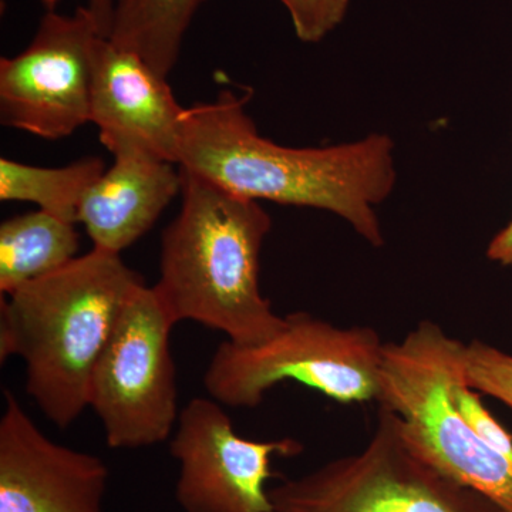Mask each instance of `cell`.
<instances>
[{
    "label": "cell",
    "instance_id": "cell-10",
    "mask_svg": "<svg viewBox=\"0 0 512 512\" xmlns=\"http://www.w3.org/2000/svg\"><path fill=\"white\" fill-rule=\"evenodd\" d=\"M109 468L50 440L12 392L0 419V512H103Z\"/></svg>",
    "mask_w": 512,
    "mask_h": 512
},
{
    "label": "cell",
    "instance_id": "cell-4",
    "mask_svg": "<svg viewBox=\"0 0 512 512\" xmlns=\"http://www.w3.org/2000/svg\"><path fill=\"white\" fill-rule=\"evenodd\" d=\"M466 343L421 320L400 342L384 343L377 404L399 417L404 439L441 474L512 512V457L468 426L451 400Z\"/></svg>",
    "mask_w": 512,
    "mask_h": 512
},
{
    "label": "cell",
    "instance_id": "cell-2",
    "mask_svg": "<svg viewBox=\"0 0 512 512\" xmlns=\"http://www.w3.org/2000/svg\"><path fill=\"white\" fill-rule=\"evenodd\" d=\"M144 279L121 255L93 248L69 265L2 296L0 362L25 363L26 392L67 429L89 407L94 369Z\"/></svg>",
    "mask_w": 512,
    "mask_h": 512
},
{
    "label": "cell",
    "instance_id": "cell-20",
    "mask_svg": "<svg viewBox=\"0 0 512 512\" xmlns=\"http://www.w3.org/2000/svg\"><path fill=\"white\" fill-rule=\"evenodd\" d=\"M87 9L96 20L101 37L109 39L113 28L114 0H89Z\"/></svg>",
    "mask_w": 512,
    "mask_h": 512
},
{
    "label": "cell",
    "instance_id": "cell-1",
    "mask_svg": "<svg viewBox=\"0 0 512 512\" xmlns=\"http://www.w3.org/2000/svg\"><path fill=\"white\" fill-rule=\"evenodd\" d=\"M248 100L225 90L185 109L178 167L248 200L332 212L382 247L376 207L396 185L392 138L376 133L339 146H281L259 134Z\"/></svg>",
    "mask_w": 512,
    "mask_h": 512
},
{
    "label": "cell",
    "instance_id": "cell-19",
    "mask_svg": "<svg viewBox=\"0 0 512 512\" xmlns=\"http://www.w3.org/2000/svg\"><path fill=\"white\" fill-rule=\"evenodd\" d=\"M487 258L503 266H512V218L487 248Z\"/></svg>",
    "mask_w": 512,
    "mask_h": 512
},
{
    "label": "cell",
    "instance_id": "cell-21",
    "mask_svg": "<svg viewBox=\"0 0 512 512\" xmlns=\"http://www.w3.org/2000/svg\"><path fill=\"white\" fill-rule=\"evenodd\" d=\"M47 12H55L56 6L59 5L60 0H40Z\"/></svg>",
    "mask_w": 512,
    "mask_h": 512
},
{
    "label": "cell",
    "instance_id": "cell-12",
    "mask_svg": "<svg viewBox=\"0 0 512 512\" xmlns=\"http://www.w3.org/2000/svg\"><path fill=\"white\" fill-rule=\"evenodd\" d=\"M183 188L180 167L146 156L114 157L84 195L77 224L93 248L119 254L146 235Z\"/></svg>",
    "mask_w": 512,
    "mask_h": 512
},
{
    "label": "cell",
    "instance_id": "cell-7",
    "mask_svg": "<svg viewBox=\"0 0 512 512\" xmlns=\"http://www.w3.org/2000/svg\"><path fill=\"white\" fill-rule=\"evenodd\" d=\"M174 325L153 286H140L121 313L89 393L110 448L156 446L174 433L180 416L170 348Z\"/></svg>",
    "mask_w": 512,
    "mask_h": 512
},
{
    "label": "cell",
    "instance_id": "cell-13",
    "mask_svg": "<svg viewBox=\"0 0 512 512\" xmlns=\"http://www.w3.org/2000/svg\"><path fill=\"white\" fill-rule=\"evenodd\" d=\"M76 224L37 210L0 225V292L3 296L59 271L77 258Z\"/></svg>",
    "mask_w": 512,
    "mask_h": 512
},
{
    "label": "cell",
    "instance_id": "cell-16",
    "mask_svg": "<svg viewBox=\"0 0 512 512\" xmlns=\"http://www.w3.org/2000/svg\"><path fill=\"white\" fill-rule=\"evenodd\" d=\"M466 380L477 392L512 409V355L493 345L471 340L464 350Z\"/></svg>",
    "mask_w": 512,
    "mask_h": 512
},
{
    "label": "cell",
    "instance_id": "cell-6",
    "mask_svg": "<svg viewBox=\"0 0 512 512\" xmlns=\"http://www.w3.org/2000/svg\"><path fill=\"white\" fill-rule=\"evenodd\" d=\"M269 497L272 512H503L424 461L383 404L363 450L284 480Z\"/></svg>",
    "mask_w": 512,
    "mask_h": 512
},
{
    "label": "cell",
    "instance_id": "cell-18",
    "mask_svg": "<svg viewBox=\"0 0 512 512\" xmlns=\"http://www.w3.org/2000/svg\"><path fill=\"white\" fill-rule=\"evenodd\" d=\"M451 400L458 412L467 421L481 439L490 446L497 448L505 456L512 457V436L494 419L487 407L481 402L477 390L470 387L466 380V372L458 376L451 386Z\"/></svg>",
    "mask_w": 512,
    "mask_h": 512
},
{
    "label": "cell",
    "instance_id": "cell-11",
    "mask_svg": "<svg viewBox=\"0 0 512 512\" xmlns=\"http://www.w3.org/2000/svg\"><path fill=\"white\" fill-rule=\"evenodd\" d=\"M184 111L167 77L107 37L97 40L90 123L114 157L136 154L177 164Z\"/></svg>",
    "mask_w": 512,
    "mask_h": 512
},
{
    "label": "cell",
    "instance_id": "cell-15",
    "mask_svg": "<svg viewBox=\"0 0 512 512\" xmlns=\"http://www.w3.org/2000/svg\"><path fill=\"white\" fill-rule=\"evenodd\" d=\"M106 171L99 157H86L66 165L47 168L0 160V200L32 202L39 210L77 224L84 195Z\"/></svg>",
    "mask_w": 512,
    "mask_h": 512
},
{
    "label": "cell",
    "instance_id": "cell-3",
    "mask_svg": "<svg viewBox=\"0 0 512 512\" xmlns=\"http://www.w3.org/2000/svg\"><path fill=\"white\" fill-rule=\"evenodd\" d=\"M181 175L180 214L161 241L160 279L153 286L158 301L175 325L191 320L234 345H261L286 325L259 284L271 217L259 201L200 175Z\"/></svg>",
    "mask_w": 512,
    "mask_h": 512
},
{
    "label": "cell",
    "instance_id": "cell-5",
    "mask_svg": "<svg viewBox=\"0 0 512 512\" xmlns=\"http://www.w3.org/2000/svg\"><path fill=\"white\" fill-rule=\"evenodd\" d=\"M261 345L222 342L204 376L211 399L252 407L276 384L293 380L342 404L377 402L384 342L367 326L338 328L306 312Z\"/></svg>",
    "mask_w": 512,
    "mask_h": 512
},
{
    "label": "cell",
    "instance_id": "cell-14",
    "mask_svg": "<svg viewBox=\"0 0 512 512\" xmlns=\"http://www.w3.org/2000/svg\"><path fill=\"white\" fill-rule=\"evenodd\" d=\"M202 3L204 0H114L109 39L168 77Z\"/></svg>",
    "mask_w": 512,
    "mask_h": 512
},
{
    "label": "cell",
    "instance_id": "cell-8",
    "mask_svg": "<svg viewBox=\"0 0 512 512\" xmlns=\"http://www.w3.org/2000/svg\"><path fill=\"white\" fill-rule=\"evenodd\" d=\"M101 37L90 10L47 12L23 52L0 60V121L45 140L90 123L93 52Z\"/></svg>",
    "mask_w": 512,
    "mask_h": 512
},
{
    "label": "cell",
    "instance_id": "cell-9",
    "mask_svg": "<svg viewBox=\"0 0 512 512\" xmlns=\"http://www.w3.org/2000/svg\"><path fill=\"white\" fill-rule=\"evenodd\" d=\"M301 441L239 436L224 406L195 397L178 416L171 456L180 464L175 500L184 512H272L266 483L275 457L301 454Z\"/></svg>",
    "mask_w": 512,
    "mask_h": 512
},
{
    "label": "cell",
    "instance_id": "cell-17",
    "mask_svg": "<svg viewBox=\"0 0 512 512\" xmlns=\"http://www.w3.org/2000/svg\"><path fill=\"white\" fill-rule=\"evenodd\" d=\"M291 16L293 30L305 43H319L338 28L350 0H279Z\"/></svg>",
    "mask_w": 512,
    "mask_h": 512
}]
</instances>
